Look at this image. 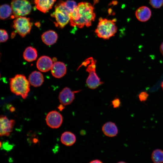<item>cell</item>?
Masks as SVG:
<instances>
[{
    "label": "cell",
    "instance_id": "cell-1",
    "mask_svg": "<svg viewBox=\"0 0 163 163\" xmlns=\"http://www.w3.org/2000/svg\"><path fill=\"white\" fill-rule=\"evenodd\" d=\"M94 9L90 3L85 2L79 3L71 15L70 25L79 28L91 26L96 16Z\"/></svg>",
    "mask_w": 163,
    "mask_h": 163
},
{
    "label": "cell",
    "instance_id": "cell-2",
    "mask_svg": "<svg viewBox=\"0 0 163 163\" xmlns=\"http://www.w3.org/2000/svg\"><path fill=\"white\" fill-rule=\"evenodd\" d=\"M9 80L11 91L16 95H20L23 99H25L30 91V83L25 76L22 74H17Z\"/></svg>",
    "mask_w": 163,
    "mask_h": 163
},
{
    "label": "cell",
    "instance_id": "cell-3",
    "mask_svg": "<svg viewBox=\"0 0 163 163\" xmlns=\"http://www.w3.org/2000/svg\"><path fill=\"white\" fill-rule=\"evenodd\" d=\"M116 21L115 19L111 20L100 18L95 31L97 36L106 40L113 36L117 31Z\"/></svg>",
    "mask_w": 163,
    "mask_h": 163
},
{
    "label": "cell",
    "instance_id": "cell-4",
    "mask_svg": "<svg viewBox=\"0 0 163 163\" xmlns=\"http://www.w3.org/2000/svg\"><path fill=\"white\" fill-rule=\"evenodd\" d=\"M96 60L92 57L86 59L79 67L82 66L86 67V70L89 73L86 83L88 86L91 89H94L103 84L96 72Z\"/></svg>",
    "mask_w": 163,
    "mask_h": 163
},
{
    "label": "cell",
    "instance_id": "cell-5",
    "mask_svg": "<svg viewBox=\"0 0 163 163\" xmlns=\"http://www.w3.org/2000/svg\"><path fill=\"white\" fill-rule=\"evenodd\" d=\"M55 8V11L51 15L55 18L56 25L62 28L70 21L71 14L65 7L63 1L58 2Z\"/></svg>",
    "mask_w": 163,
    "mask_h": 163
},
{
    "label": "cell",
    "instance_id": "cell-6",
    "mask_svg": "<svg viewBox=\"0 0 163 163\" xmlns=\"http://www.w3.org/2000/svg\"><path fill=\"white\" fill-rule=\"evenodd\" d=\"M13 16L15 18L28 14L31 10V5L27 0H12L11 3Z\"/></svg>",
    "mask_w": 163,
    "mask_h": 163
},
{
    "label": "cell",
    "instance_id": "cell-7",
    "mask_svg": "<svg viewBox=\"0 0 163 163\" xmlns=\"http://www.w3.org/2000/svg\"><path fill=\"white\" fill-rule=\"evenodd\" d=\"M13 27L18 34L24 37L30 31L32 23L29 18L20 16L16 18L13 21Z\"/></svg>",
    "mask_w": 163,
    "mask_h": 163
},
{
    "label": "cell",
    "instance_id": "cell-8",
    "mask_svg": "<svg viewBox=\"0 0 163 163\" xmlns=\"http://www.w3.org/2000/svg\"><path fill=\"white\" fill-rule=\"evenodd\" d=\"M46 122L48 126L53 129L59 128L62 125L63 118L62 115L58 111H52L46 115Z\"/></svg>",
    "mask_w": 163,
    "mask_h": 163
},
{
    "label": "cell",
    "instance_id": "cell-9",
    "mask_svg": "<svg viewBox=\"0 0 163 163\" xmlns=\"http://www.w3.org/2000/svg\"><path fill=\"white\" fill-rule=\"evenodd\" d=\"M1 136L9 135L13 130L15 124V121L9 120L6 116L1 115L0 119Z\"/></svg>",
    "mask_w": 163,
    "mask_h": 163
},
{
    "label": "cell",
    "instance_id": "cell-10",
    "mask_svg": "<svg viewBox=\"0 0 163 163\" xmlns=\"http://www.w3.org/2000/svg\"><path fill=\"white\" fill-rule=\"evenodd\" d=\"M79 91V90L72 91L68 87L64 88L59 94V99L60 103L64 106L70 104L75 99V93Z\"/></svg>",
    "mask_w": 163,
    "mask_h": 163
},
{
    "label": "cell",
    "instance_id": "cell-11",
    "mask_svg": "<svg viewBox=\"0 0 163 163\" xmlns=\"http://www.w3.org/2000/svg\"><path fill=\"white\" fill-rule=\"evenodd\" d=\"M53 65L52 59L46 56H40L36 63L37 67L38 70L43 72H48L51 69Z\"/></svg>",
    "mask_w": 163,
    "mask_h": 163
},
{
    "label": "cell",
    "instance_id": "cell-12",
    "mask_svg": "<svg viewBox=\"0 0 163 163\" xmlns=\"http://www.w3.org/2000/svg\"><path fill=\"white\" fill-rule=\"evenodd\" d=\"M52 75L57 78H60L63 76L66 73V67L63 62H55L51 69Z\"/></svg>",
    "mask_w": 163,
    "mask_h": 163
},
{
    "label": "cell",
    "instance_id": "cell-13",
    "mask_svg": "<svg viewBox=\"0 0 163 163\" xmlns=\"http://www.w3.org/2000/svg\"><path fill=\"white\" fill-rule=\"evenodd\" d=\"M152 12L150 9L146 6H142L138 8L135 12L137 19L141 22H145L150 18Z\"/></svg>",
    "mask_w": 163,
    "mask_h": 163
},
{
    "label": "cell",
    "instance_id": "cell-14",
    "mask_svg": "<svg viewBox=\"0 0 163 163\" xmlns=\"http://www.w3.org/2000/svg\"><path fill=\"white\" fill-rule=\"evenodd\" d=\"M56 0H34L36 7L40 11L46 13L52 7Z\"/></svg>",
    "mask_w": 163,
    "mask_h": 163
},
{
    "label": "cell",
    "instance_id": "cell-15",
    "mask_svg": "<svg viewBox=\"0 0 163 163\" xmlns=\"http://www.w3.org/2000/svg\"><path fill=\"white\" fill-rule=\"evenodd\" d=\"M104 133L107 136L113 137L117 135L118 129L116 124L111 122L105 123L102 128Z\"/></svg>",
    "mask_w": 163,
    "mask_h": 163
},
{
    "label": "cell",
    "instance_id": "cell-16",
    "mask_svg": "<svg viewBox=\"0 0 163 163\" xmlns=\"http://www.w3.org/2000/svg\"><path fill=\"white\" fill-rule=\"evenodd\" d=\"M58 36L57 33L52 30H49L44 32L41 35L43 42L47 45H51L56 43Z\"/></svg>",
    "mask_w": 163,
    "mask_h": 163
},
{
    "label": "cell",
    "instance_id": "cell-17",
    "mask_svg": "<svg viewBox=\"0 0 163 163\" xmlns=\"http://www.w3.org/2000/svg\"><path fill=\"white\" fill-rule=\"evenodd\" d=\"M28 80L30 84L35 87L41 86L43 84L44 78L42 74L39 72H32L29 75Z\"/></svg>",
    "mask_w": 163,
    "mask_h": 163
},
{
    "label": "cell",
    "instance_id": "cell-18",
    "mask_svg": "<svg viewBox=\"0 0 163 163\" xmlns=\"http://www.w3.org/2000/svg\"><path fill=\"white\" fill-rule=\"evenodd\" d=\"M61 142L64 145L70 146L73 145L76 141L75 136L72 133L66 131L61 135L60 138Z\"/></svg>",
    "mask_w": 163,
    "mask_h": 163
},
{
    "label": "cell",
    "instance_id": "cell-19",
    "mask_svg": "<svg viewBox=\"0 0 163 163\" xmlns=\"http://www.w3.org/2000/svg\"><path fill=\"white\" fill-rule=\"evenodd\" d=\"M37 56V50L31 46H29L26 48L23 54L24 59L28 62H32L35 60Z\"/></svg>",
    "mask_w": 163,
    "mask_h": 163
},
{
    "label": "cell",
    "instance_id": "cell-20",
    "mask_svg": "<svg viewBox=\"0 0 163 163\" xmlns=\"http://www.w3.org/2000/svg\"><path fill=\"white\" fill-rule=\"evenodd\" d=\"M13 13L11 7L8 5L5 4L0 6V17L2 20H4L8 18Z\"/></svg>",
    "mask_w": 163,
    "mask_h": 163
},
{
    "label": "cell",
    "instance_id": "cell-21",
    "mask_svg": "<svg viewBox=\"0 0 163 163\" xmlns=\"http://www.w3.org/2000/svg\"><path fill=\"white\" fill-rule=\"evenodd\" d=\"M151 158L155 163L163 162V151L160 149H156L152 152Z\"/></svg>",
    "mask_w": 163,
    "mask_h": 163
},
{
    "label": "cell",
    "instance_id": "cell-22",
    "mask_svg": "<svg viewBox=\"0 0 163 163\" xmlns=\"http://www.w3.org/2000/svg\"><path fill=\"white\" fill-rule=\"evenodd\" d=\"M64 3L65 7L71 14L77 6L76 2L73 0H68L64 2Z\"/></svg>",
    "mask_w": 163,
    "mask_h": 163
},
{
    "label": "cell",
    "instance_id": "cell-23",
    "mask_svg": "<svg viewBox=\"0 0 163 163\" xmlns=\"http://www.w3.org/2000/svg\"><path fill=\"white\" fill-rule=\"evenodd\" d=\"M149 3L155 8H159L163 5V0H149Z\"/></svg>",
    "mask_w": 163,
    "mask_h": 163
},
{
    "label": "cell",
    "instance_id": "cell-24",
    "mask_svg": "<svg viewBox=\"0 0 163 163\" xmlns=\"http://www.w3.org/2000/svg\"><path fill=\"white\" fill-rule=\"evenodd\" d=\"M8 35L7 31L5 30L1 29L0 30V42H5L8 39Z\"/></svg>",
    "mask_w": 163,
    "mask_h": 163
},
{
    "label": "cell",
    "instance_id": "cell-25",
    "mask_svg": "<svg viewBox=\"0 0 163 163\" xmlns=\"http://www.w3.org/2000/svg\"><path fill=\"white\" fill-rule=\"evenodd\" d=\"M148 96L149 94L148 93L145 91L141 92L138 96L139 100L141 101H146Z\"/></svg>",
    "mask_w": 163,
    "mask_h": 163
},
{
    "label": "cell",
    "instance_id": "cell-26",
    "mask_svg": "<svg viewBox=\"0 0 163 163\" xmlns=\"http://www.w3.org/2000/svg\"><path fill=\"white\" fill-rule=\"evenodd\" d=\"M112 104L114 108L119 107L121 104L119 98H117L112 101Z\"/></svg>",
    "mask_w": 163,
    "mask_h": 163
},
{
    "label": "cell",
    "instance_id": "cell-27",
    "mask_svg": "<svg viewBox=\"0 0 163 163\" xmlns=\"http://www.w3.org/2000/svg\"><path fill=\"white\" fill-rule=\"evenodd\" d=\"M90 163H102V162L101 160L98 159H95L91 161Z\"/></svg>",
    "mask_w": 163,
    "mask_h": 163
},
{
    "label": "cell",
    "instance_id": "cell-28",
    "mask_svg": "<svg viewBox=\"0 0 163 163\" xmlns=\"http://www.w3.org/2000/svg\"><path fill=\"white\" fill-rule=\"evenodd\" d=\"M160 50L161 54L163 56V42L161 43L160 46Z\"/></svg>",
    "mask_w": 163,
    "mask_h": 163
},
{
    "label": "cell",
    "instance_id": "cell-29",
    "mask_svg": "<svg viewBox=\"0 0 163 163\" xmlns=\"http://www.w3.org/2000/svg\"><path fill=\"white\" fill-rule=\"evenodd\" d=\"M63 105L62 104L60 105L58 107V108L60 110H62L64 107H63Z\"/></svg>",
    "mask_w": 163,
    "mask_h": 163
},
{
    "label": "cell",
    "instance_id": "cell-30",
    "mask_svg": "<svg viewBox=\"0 0 163 163\" xmlns=\"http://www.w3.org/2000/svg\"><path fill=\"white\" fill-rule=\"evenodd\" d=\"M161 87H162V89L163 90V81L162 82L161 85Z\"/></svg>",
    "mask_w": 163,
    "mask_h": 163
},
{
    "label": "cell",
    "instance_id": "cell-31",
    "mask_svg": "<svg viewBox=\"0 0 163 163\" xmlns=\"http://www.w3.org/2000/svg\"><path fill=\"white\" fill-rule=\"evenodd\" d=\"M53 61H54V60H55L56 61V59L55 57L53 58Z\"/></svg>",
    "mask_w": 163,
    "mask_h": 163
}]
</instances>
